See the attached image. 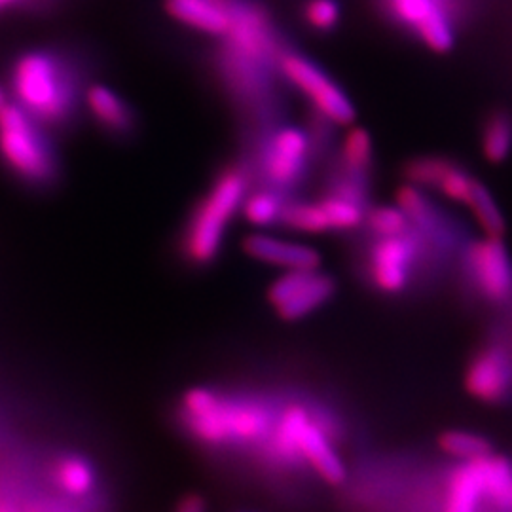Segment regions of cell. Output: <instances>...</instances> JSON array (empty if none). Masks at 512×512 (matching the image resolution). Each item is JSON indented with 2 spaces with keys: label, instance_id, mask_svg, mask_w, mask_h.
Listing matches in <instances>:
<instances>
[{
  "label": "cell",
  "instance_id": "cell-1",
  "mask_svg": "<svg viewBox=\"0 0 512 512\" xmlns=\"http://www.w3.org/2000/svg\"><path fill=\"white\" fill-rule=\"evenodd\" d=\"M338 423L327 412L302 403H289L277 416L266 440L258 446L275 467H308L329 486L346 482L348 471L336 450Z\"/></svg>",
  "mask_w": 512,
  "mask_h": 512
},
{
  "label": "cell",
  "instance_id": "cell-2",
  "mask_svg": "<svg viewBox=\"0 0 512 512\" xmlns=\"http://www.w3.org/2000/svg\"><path fill=\"white\" fill-rule=\"evenodd\" d=\"M181 423L203 446H255L270 435L275 423L270 404L255 399L224 397L207 387H192L181 399Z\"/></svg>",
  "mask_w": 512,
  "mask_h": 512
},
{
  "label": "cell",
  "instance_id": "cell-3",
  "mask_svg": "<svg viewBox=\"0 0 512 512\" xmlns=\"http://www.w3.org/2000/svg\"><path fill=\"white\" fill-rule=\"evenodd\" d=\"M245 188V175L239 169H226L213 184L184 234L183 251L190 262L203 266L219 255L226 228L245 200Z\"/></svg>",
  "mask_w": 512,
  "mask_h": 512
},
{
  "label": "cell",
  "instance_id": "cell-4",
  "mask_svg": "<svg viewBox=\"0 0 512 512\" xmlns=\"http://www.w3.org/2000/svg\"><path fill=\"white\" fill-rule=\"evenodd\" d=\"M12 88L27 114L57 122L71 105V88L52 55L33 52L19 57L12 71Z\"/></svg>",
  "mask_w": 512,
  "mask_h": 512
},
{
  "label": "cell",
  "instance_id": "cell-5",
  "mask_svg": "<svg viewBox=\"0 0 512 512\" xmlns=\"http://www.w3.org/2000/svg\"><path fill=\"white\" fill-rule=\"evenodd\" d=\"M0 154L8 165L31 183L46 181L54 162L44 147L29 114L19 105H6L0 112Z\"/></svg>",
  "mask_w": 512,
  "mask_h": 512
},
{
  "label": "cell",
  "instance_id": "cell-6",
  "mask_svg": "<svg viewBox=\"0 0 512 512\" xmlns=\"http://www.w3.org/2000/svg\"><path fill=\"white\" fill-rule=\"evenodd\" d=\"M336 294L334 277L317 270H285L268 289V302L285 323H296L327 306Z\"/></svg>",
  "mask_w": 512,
  "mask_h": 512
},
{
  "label": "cell",
  "instance_id": "cell-7",
  "mask_svg": "<svg viewBox=\"0 0 512 512\" xmlns=\"http://www.w3.org/2000/svg\"><path fill=\"white\" fill-rule=\"evenodd\" d=\"M281 71L304 93L321 116L336 126H351L355 122V107L327 74L306 57L296 54L281 55Z\"/></svg>",
  "mask_w": 512,
  "mask_h": 512
},
{
  "label": "cell",
  "instance_id": "cell-8",
  "mask_svg": "<svg viewBox=\"0 0 512 512\" xmlns=\"http://www.w3.org/2000/svg\"><path fill=\"white\" fill-rule=\"evenodd\" d=\"M467 275L478 296L501 306L512 298V260L501 238L475 241L467 249Z\"/></svg>",
  "mask_w": 512,
  "mask_h": 512
},
{
  "label": "cell",
  "instance_id": "cell-9",
  "mask_svg": "<svg viewBox=\"0 0 512 512\" xmlns=\"http://www.w3.org/2000/svg\"><path fill=\"white\" fill-rule=\"evenodd\" d=\"M463 387L476 403L499 406L512 397V353L501 344L476 351L463 374Z\"/></svg>",
  "mask_w": 512,
  "mask_h": 512
},
{
  "label": "cell",
  "instance_id": "cell-10",
  "mask_svg": "<svg viewBox=\"0 0 512 512\" xmlns=\"http://www.w3.org/2000/svg\"><path fill=\"white\" fill-rule=\"evenodd\" d=\"M418 251V239L408 234L378 239L368 256V275L374 287L389 296L404 293L410 283Z\"/></svg>",
  "mask_w": 512,
  "mask_h": 512
},
{
  "label": "cell",
  "instance_id": "cell-11",
  "mask_svg": "<svg viewBox=\"0 0 512 512\" xmlns=\"http://www.w3.org/2000/svg\"><path fill=\"white\" fill-rule=\"evenodd\" d=\"M393 16L408 25L423 44L437 52L446 54L454 46L452 21L442 0H385Z\"/></svg>",
  "mask_w": 512,
  "mask_h": 512
},
{
  "label": "cell",
  "instance_id": "cell-12",
  "mask_svg": "<svg viewBox=\"0 0 512 512\" xmlns=\"http://www.w3.org/2000/svg\"><path fill=\"white\" fill-rule=\"evenodd\" d=\"M308 137L296 128L279 129L272 137L264 154V173L275 186H289L296 183L306 158H308Z\"/></svg>",
  "mask_w": 512,
  "mask_h": 512
},
{
  "label": "cell",
  "instance_id": "cell-13",
  "mask_svg": "<svg viewBox=\"0 0 512 512\" xmlns=\"http://www.w3.org/2000/svg\"><path fill=\"white\" fill-rule=\"evenodd\" d=\"M243 251L258 262L283 270H317L321 255L310 245L285 241L268 234H251L243 239Z\"/></svg>",
  "mask_w": 512,
  "mask_h": 512
},
{
  "label": "cell",
  "instance_id": "cell-14",
  "mask_svg": "<svg viewBox=\"0 0 512 512\" xmlns=\"http://www.w3.org/2000/svg\"><path fill=\"white\" fill-rule=\"evenodd\" d=\"M167 14L207 35L224 37L230 27V10L224 0H165Z\"/></svg>",
  "mask_w": 512,
  "mask_h": 512
},
{
  "label": "cell",
  "instance_id": "cell-15",
  "mask_svg": "<svg viewBox=\"0 0 512 512\" xmlns=\"http://www.w3.org/2000/svg\"><path fill=\"white\" fill-rule=\"evenodd\" d=\"M484 503L478 461L459 463L446 480L442 512H480Z\"/></svg>",
  "mask_w": 512,
  "mask_h": 512
},
{
  "label": "cell",
  "instance_id": "cell-16",
  "mask_svg": "<svg viewBox=\"0 0 512 512\" xmlns=\"http://www.w3.org/2000/svg\"><path fill=\"white\" fill-rule=\"evenodd\" d=\"M484 503L495 512H512V463L503 456L492 454L490 458L478 459Z\"/></svg>",
  "mask_w": 512,
  "mask_h": 512
},
{
  "label": "cell",
  "instance_id": "cell-17",
  "mask_svg": "<svg viewBox=\"0 0 512 512\" xmlns=\"http://www.w3.org/2000/svg\"><path fill=\"white\" fill-rule=\"evenodd\" d=\"M52 478L59 492L71 497H86L97 486V473L90 459L78 454L61 456L54 463Z\"/></svg>",
  "mask_w": 512,
  "mask_h": 512
},
{
  "label": "cell",
  "instance_id": "cell-18",
  "mask_svg": "<svg viewBox=\"0 0 512 512\" xmlns=\"http://www.w3.org/2000/svg\"><path fill=\"white\" fill-rule=\"evenodd\" d=\"M321 207L329 219L330 230L349 232L363 224L365 209L361 202V192L355 184H346L321 200Z\"/></svg>",
  "mask_w": 512,
  "mask_h": 512
},
{
  "label": "cell",
  "instance_id": "cell-19",
  "mask_svg": "<svg viewBox=\"0 0 512 512\" xmlns=\"http://www.w3.org/2000/svg\"><path fill=\"white\" fill-rule=\"evenodd\" d=\"M437 446L442 454L456 459L459 463H471L478 459L490 458L494 454L492 440L463 429L442 431L437 439Z\"/></svg>",
  "mask_w": 512,
  "mask_h": 512
},
{
  "label": "cell",
  "instance_id": "cell-20",
  "mask_svg": "<svg viewBox=\"0 0 512 512\" xmlns=\"http://www.w3.org/2000/svg\"><path fill=\"white\" fill-rule=\"evenodd\" d=\"M93 118L105 128L122 131L129 128V110L116 93L105 86H92L86 95Z\"/></svg>",
  "mask_w": 512,
  "mask_h": 512
},
{
  "label": "cell",
  "instance_id": "cell-21",
  "mask_svg": "<svg viewBox=\"0 0 512 512\" xmlns=\"http://www.w3.org/2000/svg\"><path fill=\"white\" fill-rule=\"evenodd\" d=\"M512 150V118L507 112L492 114L482 131V154L490 164H501Z\"/></svg>",
  "mask_w": 512,
  "mask_h": 512
},
{
  "label": "cell",
  "instance_id": "cell-22",
  "mask_svg": "<svg viewBox=\"0 0 512 512\" xmlns=\"http://www.w3.org/2000/svg\"><path fill=\"white\" fill-rule=\"evenodd\" d=\"M467 207H471L478 226L484 230V234L488 238H503L505 236V232H507L505 217L499 211L490 190L484 184L475 181L473 192H471V200H469Z\"/></svg>",
  "mask_w": 512,
  "mask_h": 512
},
{
  "label": "cell",
  "instance_id": "cell-23",
  "mask_svg": "<svg viewBox=\"0 0 512 512\" xmlns=\"http://www.w3.org/2000/svg\"><path fill=\"white\" fill-rule=\"evenodd\" d=\"M281 220L285 226H289L294 232L300 234H325L329 232L330 224L321 203H291L283 207Z\"/></svg>",
  "mask_w": 512,
  "mask_h": 512
},
{
  "label": "cell",
  "instance_id": "cell-24",
  "mask_svg": "<svg viewBox=\"0 0 512 512\" xmlns=\"http://www.w3.org/2000/svg\"><path fill=\"white\" fill-rule=\"evenodd\" d=\"M397 207L403 211L404 215L410 220V224L414 222L421 230H429L435 228V213L431 203L427 202V198L421 194L416 184H404L397 190Z\"/></svg>",
  "mask_w": 512,
  "mask_h": 512
},
{
  "label": "cell",
  "instance_id": "cell-25",
  "mask_svg": "<svg viewBox=\"0 0 512 512\" xmlns=\"http://www.w3.org/2000/svg\"><path fill=\"white\" fill-rule=\"evenodd\" d=\"M243 215L247 222L255 226H270L275 220H281L283 213V203L277 198V194L270 190H260L253 196L243 200Z\"/></svg>",
  "mask_w": 512,
  "mask_h": 512
},
{
  "label": "cell",
  "instance_id": "cell-26",
  "mask_svg": "<svg viewBox=\"0 0 512 512\" xmlns=\"http://www.w3.org/2000/svg\"><path fill=\"white\" fill-rule=\"evenodd\" d=\"M454 167L452 162L444 160V158H435V156H425L418 158L406 164L404 175L408 179V183L416 184L418 188H435L439 186L440 181L444 179V175Z\"/></svg>",
  "mask_w": 512,
  "mask_h": 512
},
{
  "label": "cell",
  "instance_id": "cell-27",
  "mask_svg": "<svg viewBox=\"0 0 512 512\" xmlns=\"http://www.w3.org/2000/svg\"><path fill=\"white\" fill-rule=\"evenodd\" d=\"M342 160L353 173H363L368 169L372 162V139L366 129H349L342 147Z\"/></svg>",
  "mask_w": 512,
  "mask_h": 512
},
{
  "label": "cell",
  "instance_id": "cell-28",
  "mask_svg": "<svg viewBox=\"0 0 512 512\" xmlns=\"http://www.w3.org/2000/svg\"><path fill=\"white\" fill-rule=\"evenodd\" d=\"M366 222L378 238H399L410 230V220L399 207H376L368 213Z\"/></svg>",
  "mask_w": 512,
  "mask_h": 512
},
{
  "label": "cell",
  "instance_id": "cell-29",
  "mask_svg": "<svg viewBox=\"0 0 512 512\" xmlns=\"http://www.w3.org/2000/svg\"><path fill=\"white\" fill-rule=\"evenodd\" d=\"M473 184H475V179L469 177L465 171H461L458 165H454V167L444 175V179L440 181L437 190H439L440 194H442L446 200H450V202L469 205L471 192H473Z\"/></svg>",
  "mask_w": 512,
  "mask_h": 512
},
{
  "label": "cell",
  "instance_id": "cell-30",
  "mask_svg": "<svg viewBox=\"0 0 512 512\" xmlns=\"http://www.w3.org/2000/svg\"><path fill=\"white\" fill-rule=\"evenodd\" d=\"M306 21L317 31H330L340 19V8L334 0H310L304 10Z\"/></svg>",
  "mask_w": 512,
  "mask_h": 512
},
{
  "label": "cell",
  "instance_id": "cell-31",
  "mask_svg": "<svg viewBox=\"0 0 512 512\" xmlns=\"http://www.w3.org/2000/svg\"><path fill=\"white\" fill-rule=\"evenodd\" d=\"M175 512H207V501L200 494L184 495Z\"/></svg>",
  "mask_w": 512,
  "mask_h": 512
},
{
  "label": "cell",
  "instance_id": "cell-32",
  "mask_svg": "<svg viewBox=\"0 0 512 512\" xmlns=\"http://www.w3.org/2000/svg\"><path fill=\"white\" fill-rule=\"evenodd\" d=\"M6 105H8V99H6V93H4V90L0 88V112L2 110L6 109Z\"/></svg>",
  "mask_w": 512,
  "mask_h": 512
},
{
  "label": "cell",
  "instance_id": "cell-33",
  "mask_svg": "<svg viewBox=\"0 0 512 512\" xmlns=\"http://www.w3.org/2000/svg\"><path fill=\"white\" fill-rule=\"evenodd\" d=\"M0 512H16L10 505H6V503H0Z\"/></svg>",
  "mask_w": 512,
  "mask_h": 512
},
{
  "label": "cell",
  "instance_id": "cell-34",
  "mask_svg": "<svg viewBox=\"0 0 512 512\" xmlns=\"http://www.w3.org/2000/svg\"><path fill=\"white\" fill-rule=\"evenodd\" d=\"M14 2H18V0H0V8H6L10 4H14Z\"/></svg>",
  "mask_w": 512,
  "mask_h": 512
}]
</instances>
